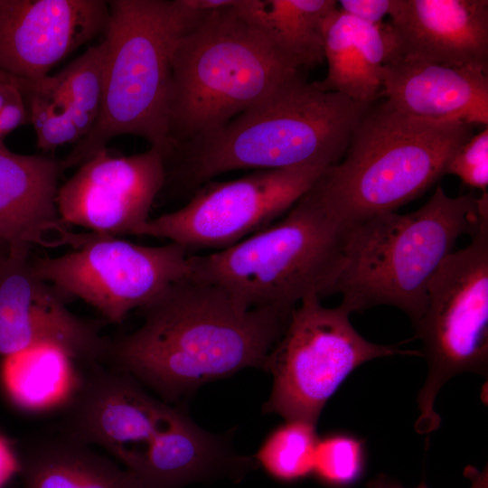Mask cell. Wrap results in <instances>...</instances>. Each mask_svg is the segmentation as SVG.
<instances>
[{
    "label": "cell",
    "instance_id": "5",
    "mask_svg": "<svg viewBox=\"0 0 488 488\" xmlns=\"http://www.w3.org/2000/svg\"><path fill=\"white\" fill-rule=\"evenodd\" d=\"M234 5L203 13L174 49L168 119L174 150L224 127L302 74Z\"/></svg>",
    "mask_w": 488,
    "mask_h": 488
},
{
    "label": "cell",
    "instance_id": "24",
    "mask_svg": "<svg viewBox=\"0 0 488 488\" xmlns=\"http://www.w3.org/2000/svg\"><path fill=\"white\" fill-rule=\"evenodd\" d=\"M106 43L89 47L63 70L50 76L82 137L93 127L104 94ZM81 137V138H82Z\"/></svg>",
    "mask_w": 488,
    "mask_h": 488
},
{
    "label": "cell",
    "instance_id": "2",
    "mask_svg": "<svg viewBox=\"0 0 488 488\" xmlns=\"http://www.w3.org/2000/svg\"><path fill=\"white\" fill-rule=\"evenodd\" d=\"M372 104L300 74L224 127L177 146L165 164V183L192 189L239 169L333 165Z\"/></svg>",
    "mask_w": 488,
    "mask_h": 488
},
{
    "label": "cell",
    "instance_id": "14",
    "mask_svg": "<svg viewBox=\"0 0 488 488\" xmlns=\"http://www.w3.org/2000/svg\"><path fill=\"white\" fill-rule=\"evenodd\" d=\"M30 249L0 255V358L42 343L62 347L87 366L107 360L109 339L99 321L81 318L32 269Z\"/></svg>",
    "mask_w": 488,
    "mask_h": 488
},
{
    "label": "cell",
    "instance_id": "27",
    "mask_svg": "<svg viewBox=\"0 0 488 488\" xmlns=\"http://www.w3.org/2000/svg\"><path fill=\"white\" fill-rule=\"evenodd\" d=\"M364 468L362 442L337 433L318 438L313 474L324 484L346 487L355 483Z\"/></svg>",
    "mask_w": 488,
    "mask_h": 488
},
{
    "label": "cell",
    "instance_id": "33",
    "mask_svg": "<svg viewBox=\"0 0 488 488\" xmlns=\"http://www.w3.org/2000/svg\"><path fill=\"white\" fill-rule=\"evenodd\" d=\"M0 245H3L2 243H0Z\"/></svg>",
    "mask_w": 488,
    "mask_h": 488
},
{
    "label": "cell",
    "instance_id": "1",
    "mask_svg": "<svg viewBox=\"0 0 488 488\" xmlns=\"http://www.w3.org/2000/svg\"><path fill=\"white\" fill-rule=\"evenodd\" d=\"M143 324L109 339L107 362L168 400L247 367H264L291 312L246 308L190 277L139 308Z\"/></svg>",
    "mask_w": 488,
    "mask_h": 488
},
{
    "label": "cell",
    "instance_id": "20",
    "mask_svg": "<svg viewBox=\"0 0 488 488\" xmlns=\"http://www.w3.org/2000/svg\"><path fill=\"white\" fill-rule=\"evenodd\" d=\"M17 455L23 488H144L113 457L57 427L40 431Z\"/></svg>",
    "mask_w": 488,
    "mask_h": 488
},
{
    "label": "cell",
    "instance_id": "3",
    "mask_svg": "<svg viewBox=\"0 0 488 488\" xmlns=\"http://www.w3.org/2000/svg\"><path fill=\"white\" fill-rule=\"evenodd\" d=\"M108 6L100 112L61 159L64 170L80 166L122 135L143 137L164 163L174 151L168 128L173 54L205 12L185 0H112Z\"/></svg>",
    "mask_w": 488,
    "mask_h": 488
},
{
    "label": "cell",
    "instance_id": "28",
    "mask_svg": "<svg viewBox=\"0 0 488 488\" xmlns=\"http://www.w3.org/2000/svg\"><path fill=\"white\" fill-rule=\"evenodd\" d=\"M446 174L457 176L464 184L487 192L488 128L473 135L450 160Z\"/></svg>",
    "mask_w": 488,
    "mask_h": 488
},
{
    "label": "cell",
    "instance_id": "19",
    "mask_svg": "<svg viewBox=\"0 0 488 488\" xmlns=\"http://www.w3.org/2000/svg\"><path fill=\"white\" fill-rule=\"evenodd\" d=\"M247 465L244 458L230 455L220 440L176 408L131 472L144 488H183L218 476L238 477Z\"/></svg>",
    "mask_w": 488,
    "mask_h": 488
},
{
    "label": "cell",
    "instance_id": "21",
    "mask_svg": "<svg viewBox=\"0 0 488 488\" xmlns=\"http://www.w3.org/2000/svg\"><path fill=\"white\" fill-rule=\"evenodd\" d=\"M328 70L318 81L360 102L374 103L381 89L384 64L395 58V43L388 23L372 25L337 8L330 16L324 37Z\"/></svg>",
    "mask_w": 488,
    "mask_h": 488
},
{
    "label": "cell",
    "instance_id": "10",
    "mask_svg": "<svg viewBox=\"0 0 488 488\" xmlns=\"http://www.w3.org/2000/svg\"><path fill=\"white\" fill-rule=\"evenodd\" d=\"M188 251L170 242L144 246L118 236L83 233L71 249L31 258L34 274L67 300L78 298L120 324L171 284L188 277Z\"/></svg>",
    "mask_w": 488,
    "mask_h": 488
},
{
    "label": "cell",
    "instance_id": "9",
    "mask_svg": "<svg viewBox=\"0 0 488 488\" xmlns=\"http://www.w3.org/2000/svg\"><path fill=\"white\" fill-rule=\"evenodd\" d=\"M350 314L342 305L324 307L315 295L292 310L264 364L273 374L267 412L316 425L327 400L361 364L394 354L422 355L369 342L353 328Z\"/></svg>",
    "mask_w": 488,
    "mask_h": 488
},
{
    "label": "cell",
    "instance_id": "16",
    "mask_svg": "<svg viewBox=\"0 0 488 488\" xmlns=\"http://www.w3.org/2000/svg\"><path fill=\"white\" fill-rule=\"evenodd\" d=\"M389 17L394 59L469 67L488 74V1L396 0Z\"/></svg>",
    "mask_w": 488,
    "mask_h": 488
},
{
    "label": "cell",
    "instance_id": "17",
    "mask_svg": "<svg viewBox=\"0 0 488 488\" xmlns=\"http://www.w3.org/2000/svg\"><path fill=\"white\" fill-rule=\"evenodd\" d=\"M61 160L20 155L0 143V243L73 247L81 234L68 229L57 207Z\"/></svg>",
    "mask_w": 488,
    "mask_h": 488
},
{
    "label": "cell",
    "instance_id": "31",
    "mask_svg": "<svg viewBox=\"0 0 488 488\" xmlns=\"http://www.w3.org/2000/svg\"><path fill=\"white\" fill-rule=\"evenodd\" d=\"M20 464L17 453L0 436V488H3L7 482L17 473H19Z\"/></svg>",
    "mask_w": 488,
    "mask_h": 488
},
{
    "label": "cell",
    "instance_id": "25",
    "mask_svg": "<svg viewBox=\"0 0 488 488\" xmlns=\"http://www.w3.org/2000/svg\"><path fill=\"white\" fill-rule=\"evenodd\" d=\"M317 441L314 424L286 420L266 438L255 457L274 479L297 481L313 474Z\"/></svg>",
    "mask_w": 488,
    "mask_h": 488
},
{
    "label": "cell",
    "instance_id": "7",
    "mask_svg": "<svg viewBox=\"0 0 488 488\" xmlns=\"http://www.w3.org/2000/svg\"><path fill=\"white\" fill-rule=\"evenodd\" d=\"M347 224L313 186L277 221L220 251L189 256L188 277L216 285L242 306L291 312L328 296L345 264Z\"/></svg>",
    "mask_w": 488,
    "mask_h": 488
},
{
    "label": "cell",
    "instance_id": "13",
    "mask_svg": "<svg viewBox=\"0 0 488 488\" xmlns=\"http://www.w3.org/2000/svg\"><path fill=\"white\" fill-rule=\"evenodd\" d=\"M165 179L164 157L155 148L120 156L104 149L59 187V215L90 232L137 236Z\"/></svg>",
    "mask_w": 488,
    "mask_h": 488
},
{
    "label": "cell",
    "instance_id": "32",
    "mask_svg": "<svg viewBox=\"0 0 488 488\" xmlns=\"http://www.w3.org/2000/svg\"><path fill=\"white\" fill-rule=\"evenodd\" d=\"M469 478L471 479L472 485L470 488H487V475L486 471L479 473L478 471L471 468L467 470ZM367 488H407L402 486L397 481L391 479L385 474H380L370 481L367 484ZM415 488H427V486L422 483L420 485Z\"/></svg>",
    "mask_w": 488,
    "mask_h": 488
},
{
    "label": "cell",
    "instance_id": "26",
    "mask_svg": "<svg viewBox=\"0 0 488 488\" xmlns=\"http://www.w3.org/2000/svg\"><path fill=\"white\" fill-rule=\"evenodd\" d=\"M25 95L38 147L49 151L81 139L69 108L47 77L31 82Z\"/></svg>",
    "mask_w": 488,
    "mask_h": 488
},
{
    "label": "cell",
    "instance_id": "15",
    "mask_svg": "<svg viewBox=\"0 0 488 488\" xmlns=\"http://www.w3.org/2000/svg\"><path fill=\"white\" fill-rule=\"evenodd\" d=\"M104 0H0V70L31 82L105 33Z\"/></svg>",
    "mask_w": 488,
    "mask_h": 488
},
{
    "label": "cell",
    "instance_id": "12",
    "mask_svg": "<svg viewBox=\"0 0 488 488\" xmlns=\"http://www.w3.org/2000/svg\"><path fill=\"white\" fill-rule=\"evenodd\" d=\"M175 410L128 373L96 362L83 368L80 389L56 427L132 470Z\"/></svg>",
    "mask_w": 488,
    "mask_h": 488
},
{
    "label": "cell",
    "instance_id": "4",
    "mask_svg": "<svg viewBox=\"0 0 488 488\" xmlns=\"http://www.w3.org/2000/svg\"><path fill=\"white\" fill-rule=\"evenodd\" d=\"M487 212V192L478 198L450 197L438 186L413 212H385L352 225L344 267L328 296L340 294L351 314L392 305L415 324L432 277L457 239L472 237Z\"/></svg>",
    "mask_w": 488,
    "mask_h": 488
},
{
    "label": "cell",
    "instance_id": "23",
    "mask_svg": "<svg viewBox=\"0 0 488 488\" xmlns=\"http://www.w3.org/2000/svg\"><path fill=\"white\" fill-rule=\"evenodd\" d=\"M83 368L62 347L42 343L2 358L1 380L19 408L31 413L63 411L80 389Z\"/></svg>",
    "mask_w": 488,
    "mask_h": 488
},
{
    "label": "cell",
    "instance_id": "22",
    "mask_svg": "<svg viewBox=\"0 0 488 488\" xmlns=\"http://www.w3.org/2000/svg\"><path fill=\"white\" fill-rule=\"evenodd\" d=\"M233 8L299 70L324 61V31L337 1L238 0Z\"/></svg>",
    "mask_w": 488,
    "mask_h": 488
},
{
    "label": "cell",
    "instance_id": "29",
    "mask_svg": "<svg viewBox=\"0 0 488 488\" xmlns=\"http://www.w3.org/2000/svg\"><path fill=\"white\" fill-rule=\"evenodd\" d=\"M30 83L0 70V143L14 129L30 124L25 95Z\"/></svg>",
    "mask_w": 488,
    "mask_h": 488
},
{
    "label": "cell",
    "instance_id": "30",
    "mask_svg": "<svg viewBox=\"0 0 488 488\" xmlns=\"http://www.w3.org/2000/svg\"><path fill=\"white\" fill-rule=\"evenodd\" d=\"M343 13L372 25H380L392 13L396 0H341L337 1Z\"/></svg>",
    "mask_w": 488,
    "mask_h": 488
},
{
    "label": "cell",
    "instance_id": "6",
    "mask_svg": "<svg viewBox=\"0 0 488 488\" xmlns=\"http://www.w3.org/2000/svg\"><path fill=\"white\" fill-rule=\"evenodd\" d=\"M374 103L353 130L343 157L313 185L349 225L421 196L446 175L453 155L473 136L468 124L416 117L385 100Z\"/></svg>",
    "mask_w": 488,
    "mask_h": 488
},
{
    "label": "cell",
    "instance_id": "11",
    "mask_svg": "<svg viewBox=\"0 0 488 488\" xmlns=\"http://www.w3.org/2000/svg\"><path fill=\"white\" fill-rule=\"evenodd\" d=\"M329 166L263 169L227 182H207L182 208L148 221L137 236L186 249H227L286 214Z\"/></svg>",
    "mask_w": 488,
    "mask_h": 488
},
{
    "label": "cell",
    "instance_id": "18",
    "mask_svg": "<svg viewBox=\"0 0 488 488\" xmlns=\"http://www.w3.org/2000/svg\"><path fill=\"white\" fill-rule=\"evenodd\" d=\"M380 97L412 117L488 124V74L469 67L397 58L382 68Z\"/></svg>",
    "mask_w": 488,
    "mask_h": 488
},
{
    "label": "cell",
    "instance_id": "8",
    "mask_svg": "<svg viewBox=\"0 0 488 488\" xmlns=\"http://www.w3.org/2000/svg\"><path fill=\"white\" fill-rule=\"evenodd\" d=\"M414 326L427 363L415 428L426 434L440 425L434 403L449 379L462 372L487 374L488 212L470 244L450 253L432 277L424 311Z\"/></svg>",
    "mask_w": 488,
    "mask_h": 488
}]
</instances>
